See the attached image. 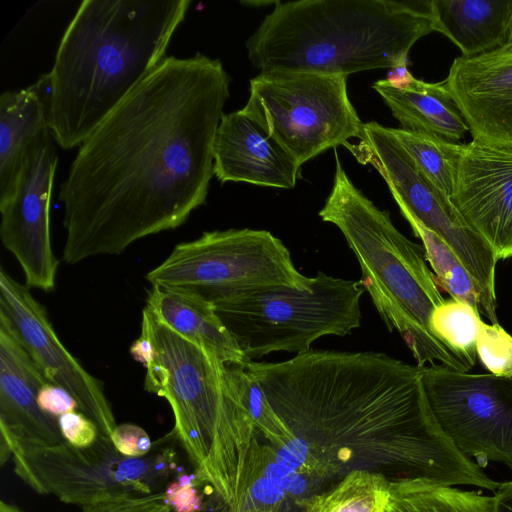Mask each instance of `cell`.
I'll use <instances>...</instances> for the list:
<instances>
[{"label":"cell","mask_w":512,"mask_h":512,"mask_svg":"<svg viewBox=\"0 0 512 512\" xmlns=\"http://www.w3.org/2000/svg\"><path fill=\"white\" fill-rule=\"evenodd\" d=\"M229 84L219 59L169 56L98 125L59 189L65 263L121 254L205 204Z\"/></svg>","instance_id":"1"},{"label":"cell","mask_w":512,"mask_h":512,"mask_svg":"<svg viewBox=\"0 0 512 512\" xmlns=\"http://www.w3.org/2000/svg\"><path fill=\"white\" fill-rule=\"evenodd\" d=\"M245 368L329 477L384 467L450 486L500 485L444 434L417 365L378 352L309 350Z\"/></svg>","instance_id":"2"},{"label":"cell","mask_w":512,"mask_h":512,"mask_svg":"<svg viewBox=\"0 0 512 512\" xmlns=\"http://www.w3.org/2000/svg\"><path fill=\"white\" fill-rule=\"evenodd\" d=\"M189 0H84L49 72L50 129L63 149L80 146L167 57Z\"/></svg>","instance_id":"3"},{"label":"cell","mask_w":512,"mask_h":512,"mask_svg":"<svg viewBox=\"0 0 512 512\" xmlns=\"http://www.w3.org/2000/svg\"><path fill=\"white\" fill-rule=\"evenodd\" d=\"M130 353L146 369L144 389L171 406L170 433L200 479L230 509L258 433L244 401L245 363L218 361L164 326L146 306Z\"/></svg>","instance_id":"4"},{"label":"cell","mask_w":512,"mask_h":512,"mask_svg":"<svg viewBox=\"0 0 512 512\" xmlns=\"http://www.w3.org/2000/svg\"><path fill=\"white\" fill-rule=\"evenodd\" d=\"M436 32L429 1H278L246 42L260 73L345 75L407 66L422 37Z\"/></svg>","instance_id":"5"},{"label":"cell","mask_w":512,"mask_h":512,"mask_svg":"<svg viewBox=\"0 0 512 512\" xmlns=\"http://www.w3.org/2000/svg\"><path fill=\"white\" fill-rule=\"evenodd\" d=\"M333 187L323 208L322 221L343 234L361 269V287L368 292L390 332L400 334L418 367L426 363L468 372L431 332L433 310L444 302L425 251L406 238L351 181L337 154Z\"/></svg>","instance_id":"6"},{"label":"cell","mask_w":512,"mask_h":512,"mask_svg":"<svg viewBox=\"0 0 512 512\" xmlns=\"http://www.w3.org/2000/svg\"><path fill=\"white\" fill-rule=\"evenodd\" d=\"M359 282L321 271L312 288L267 286L214 306L247 361L272 352L301 354L327 335L346 336L360 327Z\"/></svg>","instance_id":"7"},{"label":"cell","mask_w":512,"mask_h":512,"mask_svg":"<svg viewBox=\"0 0 512 512\" xmlns=\"http://www.w3.org/2000/svg\"><path fill=\"white\" fill-rule=\"evenodd\" d=\"M145 278L151 286L189 292L213 307L262 287L308 291L313 282L296 269L279 238L249 228L207 231L179 243Z\"/></svg>","instance_id":"8"},{"label":"cell","mask_w":512,"mask_h":512,"mask_svg":"<svg viewBox=\"0 0 512 512\" xmlns=\"http://www.w3.org/2000/svg\"><path fill=\"white\" fill-rule=\"evenodd\" d=\"M240 110L299 167L359 139L364 125L349 99L345 75L260 73L250 80L249 98Z\"/></svg>","instance_id":"9"},{"label":"cell","mask_w":512,"mask_h":512,"mask_svg":"<svg viewBox=\"0 0 512 512\" xmlns=\"http://www.w3.org/2000/svg\"><path fill=\"white\" fill-rule=\"evenodd\" d=\"M163 440H158L149 454L137 458L123 456L110 438L99 434L86 448L66 442L17 452L11 459L15 473L34 491L83 507L120 496L162 492L182 470L176 450Z\"/></svg>","instance_id":"10"},{"label":"cell","mask_w":512,"mask_h":512,"mask_svg":"<svg viewBox=\"0 0 512 512\" xmlns=\"http://www.w3.org/2000/svg\"><path fill=\"white\" fill-rule=\"evenodd\" d=\"M346 148L358 162L370 164L379 172L403 216L413 217L451 247L478 285L480 312L492 324H498V260L490 246L464 222L450 198L416 169L387 127L377 122L364 123L359 143H349Z\"/></svg>","instance_id":"11"},{"label":"cell","mask_w":512,"mask_h":512,"mask_svg":"<svg viewBox=\"0 0 512 512\" xmlns=\"http://www.w3.org/2000/svg\"><path fill=\"white\" fill-rule=\"evenodd\" d=\"M420 369L432 414L456 448L480 467L512 470V378L441 364Z\"/></svg>","instance_id":"12"},{"label":"cell","mask_w":512,"mask_h":512,"mask_svg":"<svg viewBox=\"0 0 512 512\" xmlns=\"http://www.w3.org/2000/svg\"><path fill=\"white\" fill-rule=\"evenodd\" d=\"M51 129L28 147L15 185L0 201V236L16 258L30 288L50 292L55 288L59 261L50 235V203L57 166Z\"/></svg>","instance_id":"13"},{"label":"cell","mask_w":512,"mask_h":512,"mask_svg":"<svg viewBox=\"0 0 512 512\" xmlns=\"http://www.w3.org/2000/svg\"><path fill=\"white\" fill-rule=\"evenodd\" d=\"M0 312L12 324L21 343L51 383L68 391L99 434L111 439L117 426L103 384L66 349L50 322L46 308L30 287L21 284L1 267Z\"/></svg>","instance_id":"14"},{"label":"cell","mask_w":512,"mask_h":512,"mask_svg":"<svg viewBox=\"0 0 512 512\" xmlns=\"http://www.w3.org/2000/svg\"><path fill=\"white\" fill-rule=\"evenodd\" d=\"M450 201L497 260L512 257V148L462 144Z\"/></svg>","instance_id":"15"},{"label":"cell","mask_w":512,"mask_h":512,"mask_svg":"<svg viewBox=\"0 0 512 512\" xmlns=\"http://www.w3.org/2000/svg\"><path fill=\"white\" fill-rule=\"evenodd\" d=\"M46 377L33 361L9 319L0 312V459L14 453L66 443L58 419L44 413L37 396Z\"/></svg>","instance_id":"16"},{"label":"cell","mask_w":512,"mask_h":512,"mask_svg":"<svg viewBox=\"0 0 512 512\" xmlns=\"http://www.w3.org/2000/svg\"><path fill=\"white\" fill-rule=\"evenodd\" d=\"M444 82L473 141L512 148V53L459 56Z\"/></svg>","instance_id":"17"},{"label":"cell","mask_w":512,"mask_h":512,"mask_svg":"<svg viewBox=\"0 0 512 512\" xmlns=\"http://www.w3.org/2000/svg\"><path fill=\"white\" fill-rule=\"evenodd\" d=\"M214 176L221 182L291 189L300 167L241 110L224 114L214 145Z\"/></svg>","instance_id":"18"},{"label":"cell","mask_w":512,"mask_h":512,"mask_svg":"<svg viewBox=\"0 0 512 512\" xmlns=\"http://www.w3.org/2000/svg\"><path fill=\"white\" fill-rule=\"evenodd\" d=\"M51 121V80L42 74L32 85L0 96V201L12 191L28 147Z\"/></svg>","instance_id":"19"},{"label":"cell","mask_w":512,"mask_h":512,"mask_svg":"<svg viewBox=\"0 0 512 512\" xmlns=\"http://www.w3.org/2000/svg\"><path fill=\"white\" fill-rule=\"evenodd\" d=\"M146 307L167 328L222 363L247 362L213 305L189 292L152 286Z\"/></svg>","instance_id":"20"},{"label":"cell","mask_w":512,"mask_h":512,"mask_svg":"<svg viewBox=\"0 0 512 512\" xmlns=\"http://www.w3.org/2000/svg\"><path fill=\"white\" fill-rule=\"evenodd\" d=\"M372 88L403 129L429 133L452 142L459 141L469 132L444 80L433 83L413 76L406 85L394 88L382 79Z\"/></svg>","instance_id":"21"},{"label":"cell","mask_w":512,"mask_h":512,"mask_svg":"<svg viewBox=\"0 0 512 512\" xmlns=\"http://www.w3.org/2000/svg\"><path fill=\"white\" fill-rule=\"evenodd\" d=\"M430 7L436 32L463 57L492 52L505 43L512 0H430Z\"/></svg>","instance_id":"22"},{"label":"cell","mask_w":512,"mask_h":512,"mask_svg":"<svg viewBox=\"0 0 512 512\" xmlns=\"http://www.w3.org/2000/svg\"><path fill=\"white\" fill-rule=\"evenodd\" d=\"M390 512H499L495 495L421 478L390 480Z\"/></svg>","instance_id":"23"},{"label":"cell","mask_w":512,"mask_h":512,"mask_svg":"<svg viewBox=\"0 0 512 512\" xmlns=\"http://www.w3.org/2000/svg\"><path fill=\"white\" fill-rule=\"evenodd\" d=\"M295 503L302 512H390V480L378 471L355 469L333 488Z\"/></svg>","instance_id":"24"},{"label":"cell","mask_w":512,"mask_h":512,"mask_svg":"<svg viewBox=\"0 0 512 512\" xmlns=\"http://www.w3.org/2000/svg\"><path fill=\"white\" fill-rule=\"evenodd\" d=\"M416 169L450 198L462 144L425 132L387 127Z\"/></svg>","instance_id":"25"},{"label":"cell","mask_w":512,"mask_h":512,"mask_svg":"<svg viewBox=\"0 0 512 512\" xmlns=\"http://www.w3.org/2000/svg\"><path fill=\"white\" fill-rule=\"evenodd\" d=\"M415 236L421 239L426 261L440 285L451 298L479 309L480 291L477 283L451 247L436 233L409 215H404Z\"/></svg>","instance_id":"26"},{"label":"cell","mask_w":512,"mask_h":512,"mask_svg":"<svg viewBox=\"0 0 512 512\" xmlns=\"http://www.w3.org/2000/svg\"><path fill=\"white\" fill-rule=\"evenodd\" d=\"M481 322L479 310L450 298L433 310L429 327L432 334L470 370L476 363V340Z\"/></svg>","instance_id":"27"},{"label":"cell","mask_w":512,"mask_h":512,"mask_svg":"<svg viewBox=\"0 0 512 512\" xmlns=\"http://www.w3.org/2000/svg\"><path fill=\"white\" fill-rule=\"evenodd\" d=\"M288 499L283 488L247 460L235 503L227 512H281Z\"/></svg>","instance_id":"28"},{"label":"cell","mask_w":512,"mask_h":512,"mask_svg":"<svg viewBox=\"0 0 512 512\" xmlns=\"http://www.w3.org/2000/svg\"><path fill=\"white\" fill-rule=\"evenodd\" d=\"M242 382L245 405L258 433H261L274 449L284 446L295 435L277 414L260 384L245 367Z\"/></svg>","instance_id":"29"},{"label":"cell","mask_w":512,"mask_h":512,"mask_svg":"<svg viewBox=\"0 0 512 512\" xmlns=\"http://www.w3.org/2000/svg\"><path fill=\"white\" fill-rule=\"evenodd\" d=\"M247 460L263 475L283 488L295 501L309 497L315 489L316 480L280 462L273 448L269 444L260 443L258 439L253 442Z\"/></svg>","instance_id":"30"},{"label":"cell","mask_w":512,"mask_h":512,"mask_svg":"<svg viewBox=\"0 0 512 512\" xmlns=\"http://www.w3.org/2000/svg\"><path fill=\"white\" fill-rule=\"evenodd\" d=\"M476 354L490 374L512 378V336L499 324L481 322Z\"/></svg>","instance_id":"31"},{"label":"cell","mask_w":512,"mask_h":512,"mask_svg":"<svg viewBox=\"0 0 512 512\" xmlns=\"http://www.w3.org/2000/svg\"><path fill=\"white\" fill-rule=\"evenodd\" d=\"M203 482L196 471H180L163 490L167 503L175 512H204L205 504L200 492Z\"/></svg>","instance_id":"32"},{"label":"cell","mask_w":512,"mask_h":512,"mask_svg":"<svg viewBox=\"0 0 512 512\" xmlns=\"http://www.w3.org/2000/svg\"><path fill=\"white\" fill-rule=\"evenodd\" d=\"M83 512H175L164 493L126 495L106 499L82 507Z\"/></svg>","instance_id":"33"},{"label":"cell","mask_w":512,"mask_h":512,"mask_svg":"<svg viewBox=\"0 0 512 512\" xmlns=\"http://www.w3.org/2000/svg\"><path fill=\"white\" fill-rule=\"evenodd\" d=\"M58 423L63 438L74 447H89L98 438L96 425L81 412H68L58 418Z\"/></svg>","instance_id":"34"},{"label":"cell","mask_w":512,"mask_h":512,"mask_svg":"<svg viewBox=\"0 0 512 512\" xmlns=\"http://www.w3.org/2000/svg\"><path fill=\"white\" fill-rule=\"evenodd\" d=\"M111 441L117 451L126 457H143L153 449L147 432L129 423L117 425L111 434Z\"/></svg>","instance_id":"35"},{"label":"cell","mask_w":512,"mask_h":512,"mask_svg":"<svg viewBox=\"0 0 512 512\" xmlns=\"http://www.w3.org/2000/svg\"><path fill=\"white\" fill-rule=\"evenodd\" d=\"M37 402L44 413L56 419L68 412L78 410V404L72 395L51 382L42 386Z\"/></svg>","instance_id":"36"},{"label":"cell","mask_w":512,"mask_h":512,"mask_svg":"<svg viewBox=\"0 0 512 512\" xmlns=\"http://www.w3.org/2000/svg\"><path fill=\"white\" fill-rule=\"evenodd\" d=\"M499 512H512V480L502 482L494 494Z\"/></svg>","instance_id":"37"},{"label":"cell","mask_w":512,"mask_h":512,"mask_svg":"<svg viewBox=\"0 0 512 512\" xmlns=\"http://www.w3.org/2000/svg\"><path fill=\"white\" fill-rule=\"evenodd\" d=\"M497 50L504 53H512V13L508 22L505 43L501 48Z\"/></svg>","instance_id":"38"},{"label":"cell","mask_w":512,"mask_h":512,"mask_svg":"<svg viewBox=\"0 0 512 512\" xmlns=\"http://www.w3.org/2000/svg\"><path fill=\"white\" fill-rule=\"evenodd\" d=\"M0 512H25L15 505L7 503L5 501L0 502Z\"/></svg>","instance_id":"39"}]
</instances>
